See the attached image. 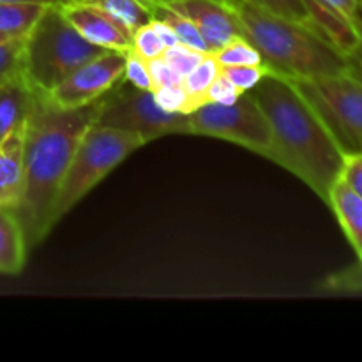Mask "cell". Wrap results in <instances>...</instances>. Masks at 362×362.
Wrapping results in <instances>:
<instances>
[{
	"label": "cell",
	"instance_id": "f546056e",
	"mask_svg": "<svg viewBox=\"0 0 362 362\" xmlns=\"http://www.w3.org/2000/svg\"><path fill=\"white\" fill-rule=\"evenodd\" d=\"M240 92L225 74L219 71V76L212 81V85L209 87L207 94H205V103H221V105H230V103L237 101L240 98ZM204 103V105H205Z\"/></svg>",
	"mask_w": 362,
	"mask_h": 362
},
{
	"label": "cell",
	"instance_id": "e0dca14e",
	"mask_svg": "<svg viewBox=\"0 0 362 362\" xmlns=\"http://www.w3.org/2000/svg\"><path fill=\"white\" fill-rule=\"evenodd\" d=\"M46 6L49 4H0V41L27 37Z\"/></svg>",
	"mask_w": 362,
	"mask_h": 362
},
{
	"label": "cell",
	"instance_id": "603a6c76",
	"mask_svg": "<svg viewBox=\"0 0 362 362\" xmlns=\"http://www.w3.org/2000/svg\"><path fill=\"white\" fill-rule=\"evenodd\" d=\"M25 37L0 41V85L23 73Z\"/></svg>",
	"mask_w": 362,
	"mask_h": 362
},
{
	"label": "cell",
	"instance_id": "ba28073f",
	"mask_svg": "<svg viewBox=\"0 0 362 362\" xmlns=\"http://www.w3.org/2000/svg\"><path fill=\"white\" fill-rule=\"evenodd\" d=\"M95 124L134 133L145 144L166 134H189L186 113L166 112L156 103L154 92L141 90L131 83L103 95Z\"/></svg>",
	"mask_w": 362,
	"mask_h": 362
},
{
	"label": "cell",
	"instance_id": "5bb4252c",
	"mask_svg": "<svg viewBox=\"0 0 362 362\" xmlns=\"http://www.w3.org/2000/svg\"><path fill=\"white\" fill-rule=\"evenodd\" d=\"M327 205L338 218L350 246L362 262V198L357 197L341 179L332 184Z\"/></svg>",
	"mask_w": 362,
	"mask_h": 362
},
{
	"label": "cell",
	"instance_id": "e575fe53",
	"mask_svg": "<svg viewBox=\"0 0 362 362\" xmlns=\"http://www.w3.org/2000/svg\"><path fill=\"white\" fill-rule=\"evenodd\" d=\"M327 2L332 4L336 9L341 11L349 18H354L356 14H359V11L362 9L359 0H327Z\"/></svg>",
	"mask_w": 362,
	"mask_h": 362
},
{
	"label": "cell",
	"instance_id": "8fae6325",
	"mask_svg": "<svg viewBox=\"0 0 362 362\" xmlns=\"http://www.w3.org/2000/svg\"><path fill=\"white\" fill-rule=\"evenodd\" d=\"M166 7L186 16L198 28L211 53L243 35L233 4L221 0H173Z\"/></svg>",
	"mask_w": 362,
	"mask_h": 362
},
{
	"label": "cell",
	"instance_id": "44dd1931",
	"mask_svg": "<svg viewBox=\"0 0 362 362\" xmlns=\"http://www.w3.org/2000/svg\"><path fill=\"white\" fill-rule=\"evenodd\" d=\"M212 57L219 67H232V66H260L264 64L260 52L247 41L244 35L232 39L221 46L219 49L212 52Z\"/></svg>",
	"mask_w": 362,
	"mask_h": 362
},
{
	"label": "cell",
	"instance_id": "52a82bcc",
	"mask_svg": "<svg viewBox=\"0 0 362 362\" xmlns=\"http://www.w3.org/2000/svg\"><path fill=\"white\" fill-rule=\"evenodd\" d=\"M187 124L189 134L233 141L265 158L272 147L271 126L251 90L230 105L205 103L187 113Z\"/></svg>",
	"mask_w": 362,
	"mask_h": 362
},
{
	"label": "cell",
	"instance_id": "83f0119b",
	"mask_svg": "<svg viewBox=\"0 0 362 362\" xmlns=\"http://www.w3.org/2000/svg\"><path fill=\"white\" fill-rule=\"evenodd\" d=\"M124 78L127 80V83L134 85L136 88L154 92L147 60L138 55V53H134L133 49H129L126 55V73H124Z\"/></svg>",
	"mask_w": 362,
	"mask_h": 362
},
{
	"label": "cell",
	"instance_id": "30bf717a",
	"mask_svg": "<svg viewBox=\"0 0 362 362\" xmlns=\"http://www.w3.org/2000/svg\"><path fill=\"white\" fill-rule=\"evenodd\" d=\"M60 9L69 23L92 45L120 52L131 49L133 32L101 7L83 0H64L60 2Z\"/></svg>",
	"mask_w": 362,
	"mask_h": 362
},
{
	"label": "cell",
	"instance_id": "d6986e66",
	"mask_svg": "<svg viewBox=\"0 0 362 362\" xmlns=\"http://www.w3.org/2000/svg\"><path fill=\"white\" fill-rule=\"evenodd\" d=\"M151 11L152 18L165 21V23L175 32L179 42L191 46V48L194 49H200V52L204 53H211L207 42L204 41V37H202V34L198 32V28L194 27L186 16H182V14H179L177 11H173L172 7L166 6H151Z\"/></svg>",
	"mask_w": 362,
	"mask_h": 362
},
{
	"label": "cell",
	"instance_id": "4dcf8cb0",
	"mask_svg": "<svg viewBox=\"0 0 362 362\" xmlns=\"http://www.w3.org/2000/svg\"><path fill=\"white\" fill-rule=\"evenodd\" d=\"M339 179L362 198V152L343 156V166Z\"/></svg>",
	"mask_w": 362,
	"mask_h": 362
},
{
	"label": "cell",
	"instance_id": "9a60e30c",
	"mask_svg": "<svg viewBox=\"0 0 362 362\" xmlns=\"http://www.w3.org/2000/svg\"><path fill=\"white\" fill-rule=\"evenodd\" d=\"M27 253V240L16 211L11 205H0V274H20Z\"/></svg>",
	"mask_w": 362,
	"mask_h": 362
},
{
	"label": "cell",
	"instance_id": "2e32d148",
	"mask_svg": "<svg viewBox=\"0 0 362 362\" xmlns=\"http://www.w3.org/2000/svg\"><path fill=\"white\" fill-rule=\"evenodd\" d=\"M34 98L35 90L23 73L0 85V140L25 124Z\"/></svg>",
	"mask_w": 362,
	"mask_h": 362
},
{
	"label": "cell",
	"instance_id": "cb8c5ba5",
	"mask_svg": "<svg viewBox=\"0 0 362 362\" xmlns=\"http://www.w3.org/2000/svg\"><path fill=\"white\" fill-rule=\"evenodd\" d=\"M154 99L163 110L170 113H191L194 110L189 94L184 88L182 81L173 85H165L154 90Z\"/></svg>",
	"mask_w": 362,
	"mask_h": 362
},
{
	"label": "cell",
	"instance_id": "8d00e7d4",
	"mask_svg": "<svg viewBox=\"0 0 362 362\" xmlns=\"http://www.w3.org/2000/svg\"><path fill=\"white\" fill-rule=\"evenodd\" d=\"M145 4H147L148 7L151 6H166V4L173 2V0H144ZM221 2H226V4H235L237 0H221Z\"/></svg>",
	"mask_w": 362,
	"mask_h": 362
},
{
	"label": "cell",
	"instance_id": "5b68a950",
	"mask_svg": "<svg viewBox=\"0 0 362 362\" xmlns=\"http://www.w3.org/2000/svg\"><path fill=\"white\" fill-rule=\"evenodd\" d=\"M144 145V138L138 134L92 124L78 141L59 187L52 211L53 225L60 221V218L66 216L81 198L87 197L127 156Z\"/></svg>",
	"mask_w": 362,
	"mask_h": 362
},
{
	"label": "cell",
	"instance_id": "d590c367",
	"mask_svg": "<svg viewBox=\"0 0 362 362\" xmlns=\"http://www.w3.org/2000/svg\"><path fill=\"white\" fill-rule=\"evenodd\" d=\"M16 2H35V4H60L64 0H0V4H16Z\"/></svg>",
	"mask_w": 362,
	"mask_h": 362
},
{
	"label": "cell",
	"instance_id": "f1b7e54d",
	"mask_svg": "<svg viewBox=\"0 0 362 362\" xmlns=\"http://www.w3.org/2000/svg\"><path fill=\"white\" fill-rule=\"evenodd\" d=\"M324 286L334 292H362V267L356 264L331 274L325 279Z\"/></svg>",
	"mask_w": 362,
	"mask_h": 362
},
{
	"label": "cell",
	"instance_id": "7a4b0ae2",
	"mask_svg": "<svg viewBox=\"0 0 362 362\" xmlns=\"http://www.w3.org/2000/svg\"><path fill=\"white\" fill-rule=\"evenodd\" d=\"M264 110L272 133L267 159L303 180L327 204L339 179L343 154L310 103L288 78L265 74L251 90Z\"/></svg>",
	"mask_w": 362,
	"mask_h": 362
},
{
	"label": "cell",
	"instance_id": "74e56055",
	"mask_svg": "<svg viewBox=\"0 0 362 362\" xmlns=\"http://www.w3.org/2000/svg\"><path fill=\"white\" fill-rule=\"evenodd\" d=\"M357 264H359V265H361V267H362V262H357Z\"/></svg>",
	"mask_w": 362,
	"mask_h": 362
},
{
	"label": "cell",
	"instance_id": "d6a6232c",
	"mask_svg": "<svg viewBox=\"0 0 362 362\" xmlns=\"http://www.w3.org/2000/svg\"><path fill=\"white\" fill-rule=\"evenodd\" d=\"M352 21L357 32V46L352 52V55H350V60H352V64L357 69L362 71V16L361 14H356V16L352 18Z\"/></svg>",
	"mask_w": 362,
	"mask_h": 362
},
{
	"label": "cell",
	"instance_id": "7c38bea8",
	"mask_svg": "<svg viewBox=\"0 0 362 362\" xmlns=\"http://www.w3.org/2000/svg\"><path fill=\"white\" fill-rule=\"evenodd\" d=\"M25 124L0 140V205L16 207L23 191Z\"/></svg>",
	"mask_w": 362,
	"mask_h": 362
},
{
	"label": "cell",
	"instance_id": "6da1fadb",
	"mask_svg": "<svg viewBox=\"0 0 362 362\" xmlns=\"http://www.w3.org/2000/svg\"><path fill=\"white\" fill-rule=\"evenodd\" d=\"M101 99L81 108L62 110L35 92L25 120L23 191L14 207L28 251L53 228L52 211L71 158L85 131L98 120Z\"/></svg>",
	"mask_w": 362,
	"mask_h": 362
},
{
	"label": "cell",
	"instance_id": "4316f807",
	"mask_svg": "<svg viewBox=\"0 0 362 362\" xmlns=\"http://www.w3.org/2000/svg\"><path fill=\"white\" fill-rule=\"evenodd\" d=\"M221 73L239 88L240 92L253 90L262 78L269 74V67L265 64L260 66H232V67H221Z\"/></svg>",
	"mask_w": 362,
	"mask_h": 362
},
{
	"label": "cell",
	"instance_id": "8992f818",
	"mask_svg": "<svg viewBox=\"0 0 362 362\" xmlns=\"http://www.w3.org/2000/svg\"><path fill=\"white\" fill-rule=\"evenodd\" d=\"M343 156L362 152V71L356 66L336 76L293 81Z\"/></svg>",
	"mask_w": 362,
	"mask_h": 362
},
{
	"label": "cell",
	"instance_id": "4fadbf2b",
	"mask_svg": "<svg viewBox=\"0 0 362 362\" xmlns=\"http://www.w3.org/2000/svg\"><path fill=\"white\" fill-rule=\"evenodd\" d=\"M311 25L346 57L357 46V32L352 18L336 9L327 0H304Z\"/></svg>",
	"mask_w": 362,
	"mask_h": 362
},
{
	"label": "cell",
	"instance_id": "484cf974",
	"mask_svg": "<svg viewBox=\"0 0 362 362\" xmlns=\"http://www.w3.org/2000/svg\"><path fill=\"white\" fill-rule=\"evenodd\" d=\"M131 49L134 53H138L140 57H144L145 60H151L161 57L165 53L166 45L159 37L158 30H156L151 21V23L144 25V27L133 32V45H131Z\"/></svg>",
	"mask_w": 362,
	"mask_h": 362
},
{
	"label": "cell",
	"instance_id": "ac0fdd59",
	"mask_svg": "<svg viewBox=\"0 0 362 362\" xmlns=\"http://www.w3.org/2000/svg\"><path fill=\"white\" fill-rule=\"evenodd\" d=\"M83 2L101 7L120 23L126 25L131 32L152 21V11L144 0H83Z\"/></svg>",
	"mask_w": 362,
	"mask_h": 362
},
{
	"label": "cell",
	"instance_id": "7402d4cb",
	"mask_svg": "<svg viewBox=\"0 0 362 362\" xmlns=\"http://www.w3.org/2000/svg\"><path fill=\"white\" fill-rule=\"evenodd\" d=\"M243 2L258 7L262 11H267V13L274 14V16H281L290 21H297V23L313 27L304 0H243Z\"/></svg>",
	"mask_w": 362,
	"mask_h": 362
},
{
	"label": "cell",
	"instance_id": "f35d334b",
	"mask_svg": "<svg viewBox=\"0 0 362 362\" xmlns=\"http://www.w3.org/2000/svg\"><path fill=\"white\" fill-rule=\"evenodd\" d=\"M359 2H361V6H362V0H359Z\"/></svg>",
	"mask_w": 362,
	"mask_h": 362
},
{
	"label": "cell",
	"instance_id": "836d02e7",
	"mask_svg": "<svg viewBox=\"0 0 362 362\" xmlns=\"http://www.w3.org/2000/svg\"><path fill=\"white\" fill-rule=\"evenodd\" d=\"M152 25H154V28H156V30H158L159 37L163 39V42H165V45H166V48H168V46H173V45H177V42H179V39H177L175 32H173L172 28H170L168 25L165 23V21L156 20V18H152Z\"/></svg>",
	"mask_w": 362,
	"mask_h": 362
},
{
	"label": "cell",
	"instance_id": "277c9868",
	"mask_svg": "<svg viewBox=\"0 0 362 362\" xmlns=\"http://www.w3.org/2000/svg\"><path fill=\"white\" fill-rule=\"evenodd\" d=\"M106 52L92 45L64 16L60 4H49L25 37L23 74L39 94H48L74 69Z\"/></svg>",
	"mask_w": 362,
	"mask_h": 362
},
{
	"label": "cell",
	"instance_id": "9c48e42d",
	"mask_svg": "<svg viewBox=\"0 0 362 362\" xmlns=\"http://www.w3.org/2000/svg\"><path fill=\"white\" fill-rule=\"evenodd\" d=\"M126 55L127 52L120 49H106L74 69L53 90L42 95L46 101L62 110L92 105L120 83L126 73Z\"/></svg>",
	"mask_w": 362,
	"mask_h": 362
},
{
	"label": "cell",
	"instance_id": "ffe728a7",
	"mask_svg": "<svg viewBox=\"0 0 362 362\" xmlns=\"http://www.w3.org/2000/svg\"><path fill=\"white\" fill-rule=\"evenodd\" d=\"M219 71H221V67H219V64L216 62L212 53H207V55L204 57V60H202V62L198 64L189 74L184 76L182 85L184 88H186L187 94H189L191 101H193L194 110L200 108V106L205 103V94H207L212 81L219 76Z\"/></svg>",
	"mask_w": 362,
	"mask_h": 362
},
{
	"label": "cell",
	"instance_id": "1f68e13d",
	"mask_svg": "<svg viewBox=\"0 0 362 362\" xmlns=\"http://www.w3.org/2000/svg\"><path fill=\"white\" fill-rule=\"evenodd\" d=\"M148 64V73H151L152 85H154V90L159 87H165V85H173L180 83L184 80L168 62H166L163 57H158V59L147 60Z\"/></svg>",
	"mask_w": 362,
	"mask_h": 362
},
{
	"label": "cell",
	"instance_id": "d4e9b609",
	"mask_svg": "<svg viewBox=\"0 0 362 362\" xmlns=\"http://www.w3.org/2000/svg\"><path fill=\"white\" fill-rule=\"evenodd\" d=\"M205 55L207 53L200 52V49H194L191 46L182 45V42H177V45L168 46L161 57L184 78L204 60Z\"/></svg>",
	"mask_w": 362,
	"mask_h": 362
},
{
	"label": "cell",
	"instance_id": "3957f363",
	"mask_svg": "<svg viewBox=\"0 0 362 362\" xmlns=\"http://www.w3.org/2000/svg\"><path fill=\"white\" fill-rule=\"evenodd\" d=\"M233 11L243 35L260 52L272 74L288 80H317L336 76L354 67L350 57L310 25L262 11L237 0Z\"/></svg>",
	"mask_w": 362,
	"mask_h": 362
}]
</instances>
